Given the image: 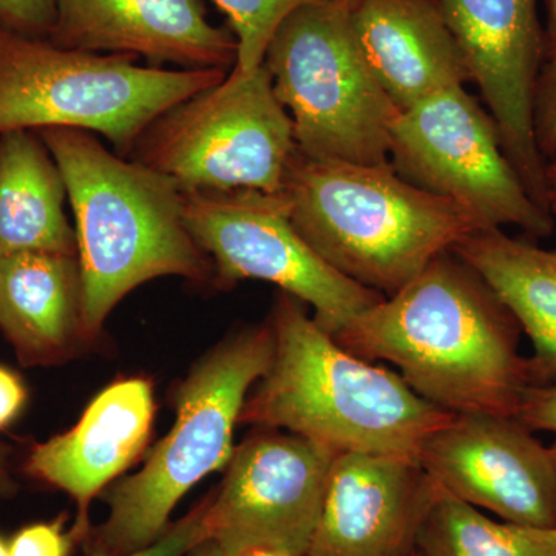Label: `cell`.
<instances>
[{"label": "cell", "instance_id": "6da1fadb", "mask_svg": "<svg viewBox=\"0 0 556 556\" xmlns=\"http://www.w3.org/2000/svg\"><path fill=\"white\" fill-rule=\"evenodd\" d=\"M521 332L484 278L447 251L332 338L354 356L393 365L450 415L517 416L532 386Z\"/></svg>", "mask_w": 556, "mask_h": 556}, {"label": "cell", "instance_id": "3957f363", "mask_svg": "<svg viewBox=\"0 0 556 556\" xmlns=\"http://www.w3.org/2000/svg\"><path fill=\"white\" fill-rule=\"evenodd\" d=\"M67 188L84 287L86 342L121 300L146 281L206 283L211 260L190 236L182 190L160 172L110 152L89 131L39 130Z\"/></svg>", "mask_w": 556, "mask_h": 556}, {"label": "cell", "instance_id": "484cf974", "mask_svg": "<svg viewBox=\"0 0 556 556\" xmlns=\"http://www.w3.org/2000/svg\"><path fill=\"white\" fill-rule=\"evenodd\" d=\"M56 0H0V27L28 38L49 39Z\"/></svg>", "mask_w": 556, "mask_h": 556}, {"label": "cell", "instance_id": "5b68a950", "mask_svg": "<svg viewBox=\"0 0 556 556\" xmlns=\"http://www.w3.org/2000/svg\"><path fill=\"white\" fill-rule=\"evenodd\" d=\"M276 354L270 324L230 336L200 358L175 393L177 420L148 463L105 490L109 515L91 527L86 556L129 555L152 546L169 529L179 500L197 482L228 467L233 427L251 388L265 378Z\"/></svg>", "mask_w": 556, "mask_h": 556}, {"label": "cell", "instance_id": "277c9868", "mask_svg": "<svg viewBox=\"0 0 556 556\" xmlns=\"http://www.w3.org/2000/svg\"><path fill=\"white\" fill-rule=\"evenodd\" d=\"M281 192L302 239L383 298L481 229L467 208L409 185L391 164L311 159L295 149Z\"/></svg>", "mask_w": 556, "mask_h": 556}, {"label": "cell", "instance_id": "30bf717a", "mask_svg": "<svg viewBox=\"0 0 556 556\" xmlns=\"http://www.w3.org/2000/svg\"><path fill=\"white\" fill-rule=\"evenodd\" d=\"M182 214L218 287L251 278L277 285L311 306L318 327L331 336L383 299L332 268L302 239L283 192H182Z\"/></svg>", "mask_w": 556, "mask_h": 556}, {"label": "cell", "instance_id": "4fadbf2b", "mask_svg": "<svg viewBox=\"0 0 556 556\" xmlns=\"http://www.w3.org/2000/svg\"><path fill=\"white\" fill-rule=\"evenodd\" d=\"M517 416L453 415L417 463L445 493L515 525L556 527L551 447Z\"/></svg>", "mask_w": 556, "mask_h": 556}, {"label": "cell", "instance_id": "9c48e42d", "mask_svg": "<svg viewBox=\"0 0 556 556\" xmlns=\"http://www.w3.org/2000/svg\"><path fill=\"white\" fill-rule=\"evenodd\" d=\"M390 164L409 185L467 208L481 229L517 228L530 239L554 233L556 218L527 192L495 121L464 86L399 113Z\"/></svg>", "mask_w": 556, "mask_h": 556}, {"label": "cell", "instance_id": "e575fe53", "mask_svg": "<svg viewBox=\"0 0 556 556\" xmlns=\"http://www.w3.org/2000/svg\"><path fill=\"white\" fill-rule=\"evenodd\" d=\"M551 450H552V456H554L555 467H556V439L554 442H552Z\"/></svg>", "mask_w": 556, "mask_h": 556}, {"label": "cell", "instance_id": "5bb4252c", "mask_svg": "<svg viewBox=\"0 0 556 556\" xmlns=\"http://www.w3.org/2000/svg\"><path fill=\"white\" fill-rule=\"evenodd\" d=\"M438 495L416 460L339 453L305 556H416Z\"/></svg>", "mask_w": 556, "mask_h": 556}, {"label": "cell", "instance_id": "2e32d148", "mask_svg": "<svg viewBox=\"0 0 556 556\" xmlns=\"http://www.w3.org/2000/svg\"><path fill=\"white\" fill-rule=\"evenodd\" d=\"M153 413L148 380H118L91 401L72 430L33 447L25 464L27 473L67 493L78 507L70 530L76 543L89 535L93 497L129 468L148 444Z\"/></svg>", "mask_w": 556, "mask_h": 556}, {"label": "cell", "instance_id": "8992f818", "mask_svg": "<svg viewBox=\"0 0 556 556\" xmlns=\"http://www.w3.org/2000/svg\"><path fill=\"white\" fill-rule=\"evenodd\" d=\"M129 54L62 49L0 27V135L61 127L100 134L121 156L164 113L228 76L139 67Z\"/></svg>", "mask_w": 556, "mask_h": 556}, {"label": "cell", "instance_id": "ac0fdd59", "mask_svg": "<svg viewBox=\"0 0 556 556\" xmlns=\"http://www.w3.org/2000/svg\"><path fill=\"white\" fill-rule=\"evenodd\" d=\"M76 255L22 252L0 260V331L25 367H49L86 342Z\"/></svg>", "mask_w": 556, "mask_h": 556}, {"label": "cell", "instance_id": "f546056e", "mask_svg": "<svg viewBox=\"0 0 556 556\" xmlns=\"http://www.w3.org/2000/svg\"><path fill=\"white\" fill-rule=\"evenodd\" d=\"M546 186L548 208L556 218V156L547 161L546 166Z\"/></svg>", "mask_w": 556, "mask_h": 556}, {"label": "cell", "instance_id": "4dcf8cb0", "mask_svg": "<svg viewBox=\"0 0 556 556\" xmlns=\"http://www.w3.org/2000/svg\"><path fill=\"white\" fill-rule=\"evenodd\" d=\"M546 43L556 42V0H547Z\"/></svg>", "mask_w": 556, "mask_h": 556}, {"label": "cell", "instance_id": "cb8c5ba5", "mask_svg": "<svg viewBox=\"0 0 556 556\" xmlns=\"http://www.w3.org/2000/svg\"><path fill=\"white\" fill-rule=\"evenodd\" d=\"M211 496L192 508L189 514L172 522L169 529L156 540L152 546L134 552L129 555L119 556H186L201 541L207 540V510L211 504ZM105 556V555H94Z\"/></svg>", "mask_w": 556, "mask_h": 556}, {"label": "cell", "instance_id": "1f68e13d", "mask_svg": "<svg viewBox=\"0 0 556 556\" xmlns=\"http://www.w3.org/2000/svg\"><path fill=\"white\" fill-rule=\"evenodd\" d=\"M186 556H223V555H222V552H219L217 544L214 543V541L204 540V541H201L200 544H197V546L193 547L192 551H190L189 554Z\"/></svg>", "mask_w": 556, "mask_h": 556}, {"label": "cell", "instance_id": "f1b7e54d", "mask_svg": "<svg viewBox=\"0 0 556 556\" xmlns=\"http://www.w3.org/2000/svg\"><path fill=\"white\" fill-rule=\"evenodd\" d=\"M11 450L9 444L0 442V504L11 500L17 493V482L11 471Z\"/></svg>", "mask_w": 556, "mask_h": 556}, {"label": "cell", "instance_id": "e0dca14e", "mask_svg": "<svg viewBox=\"0 0 556 556\" xmlns=\"http://www.w3.org/2000/svg\"><path fill=\"white\" fill-rule=\"evenodd\" d=\"M354 33L399 113L471 83L439 0H354Z\"/></svg>", "mask_w": 556, "mask_h": 556}, {"label": "cell", "instance_id": "8fae6325", "mask_svg": "<svg viewBox=\"0 0 556 556\" xmlns=\"http://www.w3.org/2000/svg\"><path fill=\"white\" fill-rule=\"evenodd\" d=\"M336 453L283 430L260 428L233 450L207 510V540L223 556L270 548L305 556Z\"/></svg>", "mask_w": 556, "mask_h": 556}, {"label": "cell", "instance_id": "d6a6232c", "mask_svg": "<svg viewBox=\"0 0 556 556\" xmlns=\"http://www.w3.org/2000/svg\"><path fill=\"white\" fill-rule=\"evenodd\" d=\"M244 556H288L285 554H281V552L278 551H270V548H257V551L249 552V554Z\"/></svg>", "mask_w": 556, "mask_h": 556}, {"label": "cell", "instance_id": "7c38bea8", "mask_svg": "<svg viewBox=\"0 0 556 556\" xmlns=\"http://www.w3.org/2000/svg\"><path fill=\"white\" fill-rule=\"evenodd\" d=\"M471 83L495 121L508 161L544 211L547 161L533 135V93L546 33L536 0H439ZM552 214V212H551Z\"/></svg>", "mask_w": 556, "mask_h": 556}, {"label": "cell", "instance_id": "d4e9b609", "mask_svg": "<svg viewBox=\"0 0 556 556\" xmlns=\"http://www.w3.org/2000/svg\"><path fill=\"white\" fill-rule=\"evenodd\" d=\"M65 515L22 527L9 541L10 556H70L76 540L65 532Z\"/></svg>", "mask_w": 556, "mask_h": 556}, {"label": "cell", "instance_id": "83f0119b", "mask_svg": "<svg viewBox=\"0 0 556 556\" xmlns=\"http://www.w3.org/2000/svg\"><path fill=\"white\" fill-rule=\"evenodd\" d=\"M27 401V390L16 372L0 367V430L11 426Z\"/></svg>", "mask_w": 556, "mask_h": 556}, {"label": "cell", "instance_id": "52a82bcc", "mask_svg": "<svg viewBox=\"0 0 556 556\" xmlns=\"http://www.w3.org/2000/svg\"><path fill=\"white\" fill-rule=\"evenodd\" d=\"M354 0L306 3L281 22L265 65L311 159L390 164L396 105L369 68L354 33Z\"/></svg>", "mask_w": 556, "mask_h": 556}, {"label": "cell", "instance_id": "7a4b0ae2", "mask_svg": "<svg viewBox=\"0 0 556 556\" xmlns=\"http://www.w3.org/2000/svg\"><path fill=\"white\" fill-rule=\"evenodd\" d=\"M270 327L276 354L239 422L309 439L339 453L416 460L424 441L452 417L405 380L354 356L309 317L305 303L278 292Z\"/></svg>", "mask_w": 556, "mask_h": 556}, {"label": "cell", "instance_id": "44dd1931", "mask_svg": "<svg viewBox=\"0 0 556 556\" xmlns=\"http://www.w3.org/2000/svg\"><path fill=\"white\" fill-rule=\"evenodd\" d=\"M417 556H556V527L496 521L439 486Z\"/></svg>", "mask_w": 556, "mask_h": 556}, {"label": "cell", "instance_id": "836d02e7", "mask_svg": "<svg viewBox=\"0 0 556 556\" xmlns=\"http://www.w3.org/2000/svg\"><path fill=\"white\" fill-rule=\"evenodd\" d=\"M0 556H10L9 541L0 536Z\"/></svg>", "mask_w": 556, "mask_h": 556}, {"label": "cell", "instance_id": "4316f807", "mask_svg": "<svg viewBox=\"0 0 556 556\" xmlns=\"http://www.w3.org/2000/svg\"><path fill=\"white\" fill-rule=\"evenodd\" d=\"M517 417L530 430L556 437V380L527 388Z\"/></svg>", "mask_w": 556, "mask_h": 556}, {"label": "cell", "instance_id": "7402d4cb", "mask_svg": "<svg viewBox=\"0 0 556 556\" xmlns=\"http://www.w3.org/2000/svg\"><path fill=\"white\" fill-rule=\"evenodd\" d=\"M228 16L230 30L239 42L236 67L243 72L258 68L265 61L274 33L292 11L306 3L327 0H214Z\"/></svg>", "mask_w": 556, "mask_h": 556}, {"label": "cell", "instance_id": "ffe728a7", "mask_svg": "<svg viewBox=\"0 0 556 556\" xmlns=\"http://www.w3.org/2000/svg\"><path fill=\"white\" fill-rule=\"evenodd\" d=\"M67 188L36 130L0 135V260L22 252L76 255Z\"/></svg>", "mask_w": 556, "mask_h": 556}, {"label": "cell", "instance_id": "603a6c76", "mask_svg": "<svg viewBox=\"0 0 556 556\" xmlns=\"http://www.w3.org/2000/svg\"><path fill=\"white\" fill-rule=\"evenodd\" d=\"M533 135L544 160L556 156V42L546 43L533 93Z\"/></svg>", "mask_w": 556, "mask_h": 556}, {"label": "cell", "instance_id": "9a60e30c", "mask_svg": "<svg viewBox=\"0 0 556 556\" xmlns=\"http://www.w3.org/2000/svg\"><path fill=\"white\" fill-rule=\"evenodd\" d=\"M50 42L87 53L144 56L182 68L232 70L239 42L201 0H56Z\"/></svg>", "mask_w": 556, "mask_h": 556}, {"label": "cell", "instance_id": "ba28073f", "mask_svg": "<svg viewBox=\"0 0 556 556\" xmlns=\"http://www.w3.org/2000/svg\"><path fill=\"white\" fill-rule=\"evenodd\" d=\"M295 149L291 116L260 65L233 67L218 86L161 115L130 156L182 192L281 193Z\"/></svg>", "mask_w": 556, "mask_h": 556}, {"label": "cell", "instance_id": "d590c367", "mask_svg": "<svg viewBox=\"0 0 556 556\" xmlns=\"http://www.w3.org/2000/svg\"><path fill=\"white\" fill-rule=\"evenodd\" d=\"M417 556V555H416Z\"/></svg>", "mask_w": 556, "mask_h": 556}, {"label": "cell", "instance_id": "d6986e66", "mask_svg": "<svg viewBox=\"0 0 556 556\" xmlns=\"http://www.w3.org/2000/svg\"><path fill=\"white\" fill-rule=\"evenodd\" d=\"M452 251L484 278L532 343V386L556 380V249L479 229Z\"/></svg>", "mask_w": 556, "mask_h": 556}]
</instances>
